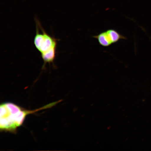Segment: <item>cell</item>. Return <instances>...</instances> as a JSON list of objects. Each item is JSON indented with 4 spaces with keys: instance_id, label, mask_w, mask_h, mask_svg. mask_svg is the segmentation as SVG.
<instances>
[{
    "instance_id": "cell-2",
    "label": "cell",
    "mask_w": 151,
    "mask_h": 151,
    "mask_svg": "<svg viewBox=\"0 0 151 151\" xmlns=\"http://www.w3.org/2000/svg\"><path fill=\"white\" fill-rule=\"evenodd\" d=\"M35 20L36 33L34 39V44L37 50L42 54L57 47L58 40L46 33L37 19H36Z\"/></svg>"
},
{
    "instance_id": "cell-3",
    "label": "cell",
    "mask_w": 151,
    "mask_h": 151,
    "mask_svg": "<svg viewBox=\"0 0 151 151\" xmlns=\"http://www.w3.org/2000/svg\"><path fill=\"white\" fill-rule=\"evenodd\" d=\"M97 40L99 44L104 47H108L126 38L114 29H110L102 32L93 36Z\"/></svg>"
},
{
    "instance_id": "cell-1",
    "label": "cell",
    "mask_w": 151,
    "mask_h": 151,
    "mask_svg": "<svg viewBox=\"0 0 151 151\" xmlns=\"http://www.w3.org/2000/svg\"><path fill=\"white\" fill-rule=\"evenodd\" d=\"M53 105V103L36 110L29 111L23 109L14 103L2 104L1 105L0 128L3 131L14 132L22 125L28 115L48 108Z\"/></svg>"
},
{
    "instance_id": "cell-4",
    "label": "cell",
    "mask_w": 151,
    "mask_h": 151,
    "mask_svg": "<svg viewBox=\"0 0 151 151\" xmlns=\"http://www.w3.org/2000/svg\"><path fill=\"white\" fill-rule=\"evenodd\" d=\"M56 48L57 47H54L48 51L41 54V57L44 62L43 68H45L47 63L54 64L56 57Z\"/></svg>"
}]
</instances>
